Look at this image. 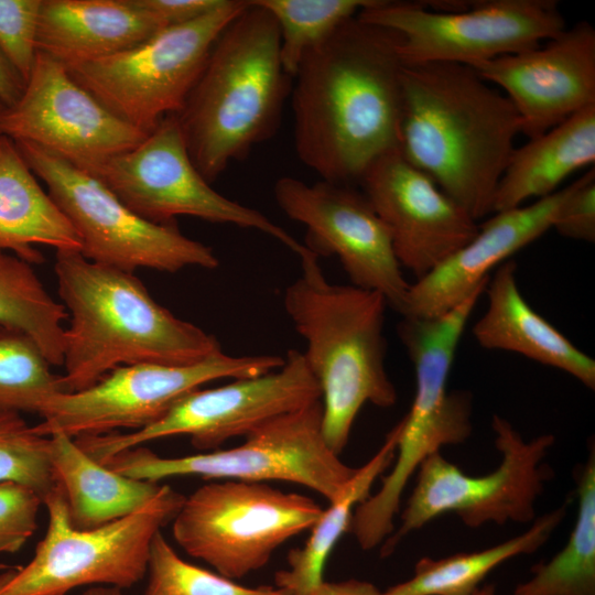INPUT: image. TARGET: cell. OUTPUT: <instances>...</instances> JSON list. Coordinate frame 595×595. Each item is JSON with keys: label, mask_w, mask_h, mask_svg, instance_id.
<instances>
[{"label": "cell", "mask_w": 595, "mask_h": 595, "mask_svg": "<svg viewBox=\"0 0 595 595\" xmlns=\"http://www.w3.org/2000/svg\"><path fill=\"white\" fill-rule=\"evenodd\" d=\"M400 41L356 15L302 60L291 89L294 148L321 180L354 185L399 149Z\"/></svg>", "instance_id": "cell-1"}, {"label": "cell", "mask_w": 595, "mask_h": 595, "mask_svg": "<svg viewBox=\"0 0 595 595\" xmlns=\"http://www.w3.org/2000/svg\"><path fill=\"white\" fill-rule=\"evenodd\" d=\"M14 143L73 225L86 259L129 272L138 268L177 272L187 267H218L213 249L182 234L176 221H149L90 173L35 144Z\"/></svg>", "instance_id": "cell-11"}, {"label": "cell", "mask_w": 595, "mask_h": 595, "mask_svg": "<svg viewBox=\"0 0 595 595\" xmlns=\"http://www.w3.org/2000/svg\"><path fill=\"white\" fill-rule=\"evenodd\" d=\"M42 497L30 486L0 482V553H17L37 529Z\"/></svg>", "instance_id": "cell-36"}, {"label": "cell", "mask_w": 595, "mask_h": 595, "mask_svg": "<svg viewBox=\"0 0 595 595\" xmlns=\"http://www.w3.org/2000/svg\"><path fill=\"white\" fill-rule=\"evenodd\" d=\"M36 245L80 251L71 221L39 184L15 143L0 136V251L10 250L25 262L41 263Z\"/></svg>", "instance_id": "cell-25"}, {"label": "cell", "mask_w": 595, "mask_h": 595, "mask_svg": "<svg viewBox=\"0 0 595 595\" xmlns=\"http://www.w3.org/2000/svg\"><path fill=\"white\" fill-rule=\"evenodd\" d=\"M246 6L247 0H224L198 19L66 69L109 111L149 134L162 119L183 109L216 39Z\"/></svg>", "instance_id": "cell-10"}, {"label": "cell", "mask_w": 595, "mask_h": 595, "mask_svg": "<svg viewBox=\"0 0 595 595\" xmlns=\"http://www.w3.org/2000/svg\"><path fill=\"white\" fill-rule=\"evenodd\" d=\"M165 28L198 19L218 8L224 0H138Z\"/></svg>", "instance_id": "cell-38"}, {"label": "cell", "mask_w": 595, "mask_h": 595, "mask_svg": "<svg viewBox=\"0 0 595 595\" xmlns=\"http://www.w3.org/2000/svg\"><path fill=\"white\" fill-rule=\"evenodd\" d=\"M323 508L263 482L218 480L185 497L172 520L176 543L230 580L263 567L273 552L310 530Z\"/></svg>", "instance_id": "cell-12"}, {"label": "cell", "mask_w": 595, "mask_h": 595, "mask_svg": "<svg viewBox=\"0 0 595 595\" xmlns=\"http://www.w3.org/2000/svg\"><path fill=\"white\" fill-rule=\"evenodd\" d=\"M317 257L309 248L300 257L302 274L286 286L283 305L306 343L302 354L321 389L324 439L339 455L360 409L392 407L398 393L386 369V299L329 283Z\"/></svg>", "instance_id": "cell-5"}, {"label": "cell", "mask_w": 595, "mask_h": 595, "mask_svg": "<svg viewBox=\"0 0 595 595\" xmlns=\"http://www.w3.org/2000/svg\"><path fill=\"white\" fill-rule=\"evenodd\" d=\"M143 595H283L277 587H248L183 560L159 531L151 544Z\"/></svg>", "instance_id": "cell-33"}, {"label": "cell", "mask_w": 595, "mask_h": 595, "mask_svg": "<svg viewBox=\"0 0 595 595\" xmlns=\"http://www.w3.org/2000/svg\"><path fill=\"white\" fill-rule=\"evenodd\" d=\"M491 428L501 458L487 475L465 474L441 452L423 461L399 529L382 543L383 555L390 554L407 534L445 513H455L469 528L534 520V502L552 476L544 458L555 437L542 434L527 442L498 414L493 416Z\"/></svg>", "instance_id": "cell-13"}, {"label": "cell", "mask_w": 595, "mask_h": 595, "mask_svg": "<svg viewBox=\"0 0 595 595\" xmlns=\"http://www.w3.org/2000/svg\"><path fill=\"white\" fill-rule=\"evenodd\" d=\"M164 28L138 0H42L36 48L67 67L128 50Z\"/></svg>", "instance_id": "cell-22"}, {"label": "cell", "mask_w": 595, "mask_h": 595, "mask_svg": "<svg viewBox=\"0 0 595 595\" xmlns=\"http://www.w3.org/2000/svg\"><path fill=\"white\" fill-rule=\"evenodd\" d=\"M292 83L273 17L247 0L216 39L176 115L190 156L207 182L273 137Z\"/></svg>", "instance_id": "cell-4"}, {"label": "cell", "mask_w": 595, "mask_h": 595, "mask_svg": "<svg viewBox=\"0 0 595 595\" xmlns=\"http://www.w3.org/2000/svg\"><path fill=\"white\" fill-rule=\"evenodd\" d=\"M50 437V462L71 523L93 529L123 518L150 502L163 484L121 475L86 454L73 437Z\"/></svg>", "instance_id": "cell-26"}, {"label": "cell", "mask_w": 595, "mask_h": 595, "mask_svg": "<svg viewBox=\"0 0 595 595\" xmlns=\"http://www.w3.org/2000/svg\"><path fill=\"white\" fill-rule=\"evenodd\" d=\"M485 290L434 317L402 316L397 331L415 372V394L398 425L396 454L376 494L359 504L349 532L371 550L394 530L401 497L420 465L445 445L465 442L472 433V396L448 391L447 380L465 326Z\"/></svg>", "instance_id": "cell-6"}, {"label": "cell", "mask_w": 595, "mask_h": 595, "mask_svg": "<svg viewBox=\"0 0 595 595\" xmlns=\"http://www.w3.org/2000/svg\"><path fill=\"white\" fill-rule=\"evenodd\" d=\"M20 566H11L0 571V591L12 580Z\"/></svg>", "instance_id": "cell-42"}, {"label": "cell", "mask_w": 595, "mask_h": 595, "mask_svg": "<svg viewBox=\"0 0 595 595\" xmlns=\"http://www.w3.org/2000/svg\"><path fill=\"white\" fill-rule=\"evenodd\" d=\"M499 87L533 139L595 105V29L580 21L545 45L504 55L473 67Z\"/></svg>", "instance_id": "cell-20"}, {"label": "cell", "mask_w": 595, "mask_h": 595, "mask_svg": "<svg viewBox=\"0 0 595 595\" xmlns=\"http://www.w3.org/2000/svg\"><path fill=\"white\" fill-rule=\"evenodd\" d=\"M68 314L46 291L32 266L0 251V325L26 334L52 366L63 364Z\"/></svg>", "instance_id": "cell-30"}, {"label": "cell", "mask_w": 595, "mask_h": 595, "mask_svg": "<svg viewBox=\"0 0 595 595\" xmlns=\"http://www.w3.org/2000/svg\"><path fill=\"white\" fill-rule=\"evenodd\" d=\"M552 228L565 238L589 244L595 241L594 169L567 186Z\"/></svg>", "instance_id": "cell-37"}, {"label": "cell", "mask_w": 595, "mask_h": 595, "mask_svg": "<svg viewBox=\"0 0 595 595\" xmlns=\"http://www.w3.org/2000/svg\"><path fill=\"white\" fill-rule=\"evenodd\" d=\"M80 595H123L122 589L111 586H93Z\"/></svg>", "instance_id": "cell-41"}, {"label": "cell", "mask_w": 595, "mask_h": 595, "mask_svg": "<svg viewBox=\"0 0 595 595\" xmlns=\"http://www.w3.org/2000/svg\"><path fill=\"white\" fill-rule=\"evenodd\" d=\"M398 425L387 435L378 452L355 474L310 529L304 545L288 555V567L275 573V586L283 595H307L324 581L328 556L340 537L349 530L356 507L370 496L377 478L389 468L396 454Z\"/></svg>", "instance_id": "cell-27"}, {"label": "cell", "mask_w": 595, "mask_h": 595, "mask_svg": "<svg viewBox=\"0 0 595 595\" xmlns=\"http://www.w3.org/2000/svg\"><path fill=\"white\" fill-rule=\"evenodd\" d=\"M566 513L563 505L533 520L519 536L482 551L456 553L439 560L420 559L412 577L382 592V595H474L480 583L506 561L539 550Z\"/></svg>", "instance_id": "cell-28"}, {"label": "cell", "mask_w": 595, "mask_h": 595, "mask_svg": "<svg viewBox=\"0 0 595 595\" xmlns=\"http://www.w3.org/2000/svg\"><path fill=\"white\" fill-rule=\"evenodd\" d=\"M283 364L284 358L278 355L230 356L219 350L188 365L120 366L86 389L51 398L40 414L42 422L33 428L43 436L62 433L73 439L121 429L137 431L207 382L256 377Z\"/></svg>", "instance_id": "cell-14"}, {"label": "cell", "mask_w": 595, "mask_h": 595, "mask_svg": "<svg viewBox=\"0 0 595 595\" xmlns=\"http://www.w3.org/2000/svg\"><path fill=\"white\" fill-rule=\"evenodd\" d=\"M320 400V386L303 354L291 349L280 368L235 379L217 388L195 389L147 428L74 440L101 464L125 450L175 435H187L195 448L209 452L232 437H246L269 421Z\"/></svg>", "instance_id": "cell-15"}, {"label": "cell", "mask_w": 595, "mask_h": 595, "mask_svg": "<svg viewBox=\"0 0 595 595\" xmlns=\"http://www.w3.org/2000/svg\"><path fill=\"white\" fill-rule=\"evenodd\" d=\"M128 208L156 224L192 216L262 231L301 257L305 245L257 209L216 192L193 163L176 115L162 119L138 145L88 172Z\"/></svg>", "instance_id": "cell-16"}, {"label": "cell", "mask_w": 595, "mask_h": 595, "mask_svg": "<svg viewBox=\"0 0 595 595\" xmlns=\"http://www.w3.org/2000/svg\"><path fill=\"white\" fill-rule=\"evenodd\" d=\"M54 272L67 314L62 381L86 389L117 367L188 365L221 350L219 340L159 304L133 272L58 250Z\"/></svg>", "instance_id": "cell-3"}, {"label": "cell", "mask_w": 595, "mask_h": 595, "mask_svg": "<svg viewBox=\"0 0 595 595\" xmlns=\"http://www.w3.org/2000/svg\"><path fill=\"white\" fill-rule=\"evenodd\" d=\"M42 0H0V46L25 83L33 68Z\"/></svg>", "instance_id": "cell-35"}, {"label": "cell", "mask_w": 595, "mask_h": 595, "mask_svg": "<svg viewBox=\"0 0 595 595\" xmlns=\"http://www.w3.org/2000/svg\"><path fill=\"white\" fill-rule=\"evenodd\" d=\"M566 193L567 186L530 205L493 213L472 240L410 284L401 315L439 316L486 289L491 270L552 228Z\"/></svg>", "instance_id": "cell-21"}, {"label": "cell", "mask_w": 595, "mask_h": 595, "mask_svg": "<svg viewBox=\"0 0 595 595\" xmlns=\"http://www.w3.org/2000/svg\"><path fill=\"white\" fill-rule=\"evenodd\" d=\"M102 464L121 475L155 483L176 476L289 482L314 490L328 502L356 472L324 439L321 400L269 421L231 448L162 457L140 445Z\"/></svg>", "instance_id": "cell-9"}, {"label": "cell", "mask_w": 595, "mask_h": 595, "mask_svg": "<svg viewBox=\"0 0 595 595\" xmlns=\"http://www.w3.org/2000/svg\"><path fill=\"white\" fill-rule=\"evenodd\" d=\"M280 209L305 226L306 247L336 256L353 285L380 293L402 314L410 283L396 257L390 232L363 192L350 184H307L280 177L273 188Z\"/></svg>", "instance_id": "cell-17"}, {"label": "cell", "mask_w": 595, "mask_h": 595, "mask_svg": "<svg viewBox=\"0 0 595 595\" xmlns=\"http://www.w3.org/2000/svg\"><path fill=\"white\" fill-rule=\"evenodd\" d=\"M595 162V105L512 151L493 201V213L543 198L573 172Z\"/></svg>", "instance_id": "cell-24"}, {"label": "cell", "mask_w": 595, "mask_h": 595, "mask_svg": "<svg viewBox=\"0 0 595 595\" xmlns=\"http://www.w3.org/2000/svg\"><path fill=\"white\" fill-rule=\"evenodd\" d=\"M307 595H382V591L370 582L350 578L338 582L323 581Z\"/></svg>", "instance_id": "cell-40"}, {"label": "cell", "mask_w": 595, "mask_h": 595, "mask_svg": "<svg viewBox=\"0 0 595 595\" xmlns=\"http://www.w3.org/2000/svg\"><path fill=\"white\" fill-rule=\"evenodd\" d=\"M23 332L0 325V414H41L46 402L66 392L62 376Z\"/></svg>", "instance_id": "cell-32"}, {"label": "cell", "mask_w": 595, "mask_h": 595, "mask_svg": "<svg viewBox=\"0 0 595 595\" xmlns=\"http://www.w3.org/2000/svg\"><path fill=\"white\" fill-rule=\"evenodd\" d=\"M48 448L50 437L37 434L21 414H0V482L25 484L44 501L56 485Z\"/></svg>", "instance_id": "cell-34"}, {"label": "cell", "mask_w": 595, "mask_h": 595, "mask_svg": "<svg viewBox=\"0 0 595 595\" xmlns=\"http://www.w3.org/2000/svg\"><path fill=\"white\" fill-rule=\"evenodd\" d=\"M6 108L3 107V105L0 104V115L2 113V111L4 110Z\"/></svg>", "instance_id": "cell-44"}, {"label": "cell", "mask_w": 595, "mask_h": 595, "mask_svg": "<svg viewBox=\"0 0 595 595\" xmlns=\"http://www.w3.org/2000/svg\"><path fill=\"white\" fill-rule=\"evenodd\" d=\"M374 2L357 15L400 35L404 65L453 63L474 67L541 45L566 29L554 0Z\"/></svg>", "instance_id": "cell-8"}, {"label": "cell", "mask_w": 595, "mask_h": 595, "mask_svg": "<svg viewBox=\"0 0 595 595\" xmlns=\"http://www.w3.org/2000/svg\"><path fill=\"white\" fill-rule=\"evenodd\" d=\"M577 517L565 547L531 570L513 595H595V450L576 473Z\"/></svg>", "instance_id": "cell-29"}, {"label": "cell", "mask_w": 595, "mask_h": 595, "mask_svg": "<svg viewBox=\"0 0 595 595\" xmlns=\"http://www.w3.org/2000/svg\"><path fill=\"white\" fill-rule=\"evenodd\" d=\"M519 133L512 102L473 67L403 66L399 151L476 221L493 214Z\"/></svg>", "instance_id": "cell-2"}, {"label": "cell", "mask_w": 595, "mask_h": 595, "mask_svg": "<svg viewBox=\"0 0 595 595\" xmlns=\"http://www.w3.org/2000/svg\"><path fill=\"white\" fill-rule=\"evenodd\" d=\"M25 80L0 46V104L10 108L21 98Z\"/></svg>", "instance_id": "cell-39"}, {"label": "cell", "mask_w": 595, "mask_h": 595, "mask_svg": "<svg viewBox=\"0 0 595 595\" xmlns=\"http://www.w3.org/2000/svg\"><path fill=\"white\" fill-rule=\"evenodd\" d=\"M0 136L91 172L148 134L102 106L61 62L37 51L21 98L0 115Z\"/></svg>", "instance_id": "cell-18"}, {"label": "cell", "mask_w": 595, "mask_h": 595, "mask_svg": "<svg viewBox=\"0 0 595 595\" xmlns=\"http://www.w3.org/2000/svg\"><path fill=\"white\" fill-rule=\"evenodd\" d=\"M358 184L387 226L400 266L416 279L478 231L477 221L399 149L376 159Z\"/></svg>", "instance_id": "cell-19"}, {"label": "cell", "mask_w": 595, "mask_h": 595, "mask_svg": "<svg viewBox=\"0 0 595 595\" xmlns=\"http://www.w3.org/2000/svg\"><path fill=\"white\" fill-rule=\"evenodd\" d=\"M474 595H496V587L494 584L480 586Z\"/></svg>", "instance_id": "cell-43"}, {"label": "cell", "mask_w": 595, "mask_h": 595, "mask_svg": "<svg viewBox=\"0 0 595 595\" xmlns=\"http://www.w3.org/2000/svg\"><path fill=\"white\" fill-rule=\"evenodd\" d=\"M273 17L284 71L294 77L302 60L374 0H253Z\"/></svg>", "instance_id": "cell-31"}, {"label": "cell", "mask_w": 595, "mask_h": 595, "mask_svg": "<svg viewBox=\"0 0 595 595\" xmlns=\"http://www.w3.org/2000/svg\"><path fill=\"white\" fill-rule=\"evenodd\" d=\"M517 264L507 260L497 267L485 289L488 306L472 327L485 349L512 351L556 368L595 389V360L573 345L536 312L521 294Z\"/></svg>", "instance_id": "cell-23"}, {"label": "cell", "mask_w": 595, "mask_h": 595, "mask_svg": "<svg viewBox=\"0 0 595 595\" xmlns=\"http://www.w3.org/2000/svg\"><path fill=\"white\" fill-rule=\"evenodd\" d=\"M185 496L167 485L137 511L93 529L69 520L61 486L45 497L47 529L33 559L20 566L0 595H65L86 585L120 589L139 583L148 572L155 534L172 522Z\"/></svg>", "instance_id": "cell-7"}]
</instances>
